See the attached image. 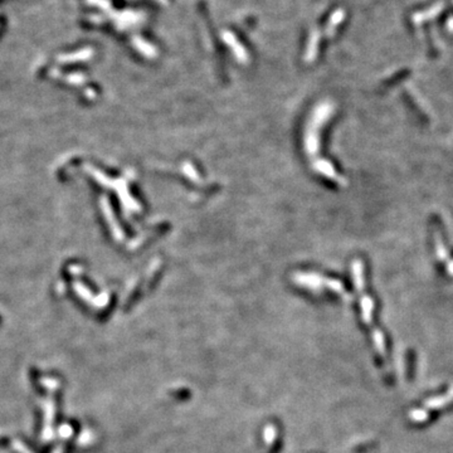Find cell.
<instances>
[{
    "mask_svg": "<svg viewBox=\"0 0 453 453\" xmlns=\"http://www.w3.org/2000/svg\"><path fill=\"white\" fill-rule=\"evenodd\" d=\"M343 18H344V12L341 9H339L337 12H335L334 14H332L331 18H330L329 24H327V27H326L327 37H331V35H334L335 28H336V25L339 24L341 21H343Z\"/></svg>",
    "mask_w": 453,
    "mask_h": 453,
    "instance_id": "3",
    "label": "cell"
},
{
    "mask_svg": "<svg viewBox=\"0 0 453 453\" xmlns=\"http://www.w3.org/2000/svg\"><path fill=\"white\" fill-rule=\"evenodd\" d=\"M320 30L316 28L311 32V35H310L309 39V44H307V53H306V60L307 62H311V60H314L316 52H317V46H318V41H320Z\"/></svg>",
    "mask_w": 453,
    "mask_h": 453,
    "instance_id": "2",
    "label": "cell"
},
{
    "mask_svg": "<svg viewBox=\"0 0 453 453\" xmlns=\"http://www.w3.org/2000/svg\"><path fill=\"white\" fill-rule=\"evenodd\" d=\"M222 37L224 39L225 43L231 47L232 50H233L236 57L239 60V62H246V61H247V53H246L243 46H240L238 39L234 37V34H232V33L228 32V30H224V32L222 33Z\"/></svg>",
    "mask_w": 453,
    "mask_h": 453,
    "instance_id": "1",
    "label": "cell"
}]
</instances>
